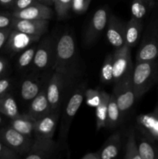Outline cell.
I'll use <instances>...</instances> for the list:
<instances>
[{
  "mask_svg": "<svg viewBox=\"0 0 158 159\" xmlns=\"http://www.w3.org/2000/svg\"><path fill=\"white\" fill-rule=\"evenodd\" d=\"M81 159H100L99 152H88L81 157Z\"/></svg>",
  "mask_w": 158,
  "mask_h": 159,
  "instance_id": "39",
  "label": "cell"
},
{
  "mask_svg": "<svg viewBox=\"0 0 158 159\" xmlns=\"http://www.w3.org/2000/svg\"><path fill=\"white\" fill-rule=\"evenodd\" d=\"M2 120L1 116H0V124H1V123H2Z\"/></svg>",
  "mask_w": 158,
  "mask_h": 159,
  "instance_id": "43",
  "label": "cell"
},
{
  "mask_svg": "<svg viewBox=\"0 0 158 159\" xmlns=\"http://www.w3.org/2000/svg\"><path fill=\"white\" fill-rule=\"evenodd\" d=\"M40 79L37 77H28L22 82L20 85L21 98L26 102H30L42 89Z\"/></svg>",
  "mask_w": 158,
  "mask_h": 159,
  "instance_id": "19",
  "label": "cell"
},
{
  "mask_svg": "<svg viewBox=\"0 0 158 159\" xmlns=\"http://www.w3.org/2000/svg\"><path fill=\"white\" fill-rule=\"evenodd\" d=\"M125 159H141L139 153L138 144H136V136L133 129L129 133L128 139L125 144V152L124 155Z\"/></svg>",
  "mask_w": 158,
  "mask_h": 159,
  "instance_id": "27",
  "label": "cell"
},
{
  "mask_svg": "<svg viewBox=\"0 0 158 159\" xmlns=\"http://www.w3.org/2000/svg\"><path fill=\"white\" fill-rule=\"evenodd\" d=\"M73 79L54 71L46 87V96L50 106L51 112L59 111L60 106L63 104L68 89Z\"/></svg>",
  "mask_w": 158,
  "mask_h": 159,
  "instance_id": "4",
  "label": "cell"
},
{
  "mask_svg": "<svg viewBox=\"0 0 158 159\" xmlns=\"http://www.w3.org/2000/svg\"><path fill=\"white\" fill-rule=\"evenodd\" d=\"M158 57V30L153 28L151 32L146 36L136 54V63L151 61Z\"/></svg>",
  "mask_w": 158,
  "mask_h": 159,
  "instance_id": "11",
  "label": "cell"
},
{
  "mask_svg": "<svg viewBox=\"0 0 158 159\" xmlns=\"http://www.w3.org/2000/svg\"><path fill=\"white\" fill-rule=\"evenodd\" d=\"M11 15L14 18L24 20H48L53 17V10L50 6L37 2L21 10L12 11Z\"/></svg>",
  "mask_w": 158,
  "mask_h": 159,
  "instance_id": "14",
  "label": "cell"
},
{
  "mask_svg": "<svg viewBox=\"0 0 158 159\" xmlns=\"http://www.w3.org/2000/svg\"><path fill=\"white\" fill-rule=\"evenodd\" d=\"M55 54V41L46 37L37 46L32 67L35 71H43L52 68Z\"/></svg>",
  "mask_w": 158,
  "mask_h": 159,
  "instance_id": "7",
  "label": "cell"
},
{
  "mask_svg": "<svg viewBox=\"0 0 158 159\" xmlns=\"http://www.w3.org/2000/svg\"><path fill=\"white\" fill-rule=\"evenodd\" d=\"M85 98L87 105L91 107H96L100 102L101 91L94 89H86Z\"/></svg>",
  "mask_w": 158,
  "mask_h": 159,
  "instance_id": "32",
  "label": "cell"
},
{
  "mask_svg": "<svg viewBox=\"0 0 158 159\" xmlns=\"http://www.w3.org/2000/svg\"><path fill=\"white\" fill-rule=\"evenodd\" d=\"M58 120L59 111H54L50 112L46 116L36 120L34 127L35 136L48 138H54Z\"/></svg>",
  "mask_w": 158,
  "mask_h": 159,
  "instance_id": "16",
  "label": "cell"
},
{
  "mask_svg": "<svg viewBox=\"0 0 158 159\" xmlns=\"http://www.w3.org/2000/svg\"><path fill=\"white\" fill-rule=\"evenodd\" d=\"M35 122V120L25 113V114H20V116L13 119H11L10 126L20 133L31 137L32 134L34 133Z\"/></svg>",
  "mask_w": 158,
  "mask_h": 159,
  "instance_id": "21",
  "label": "cell"
},
{
  "mask_svg": "<svg viewBox=\"0 0 158 159\" xmlns=\"http://www.w3.org/2000/svg\"><path fill=\"white\" fill-rule=\"evenodd\" d=\"M11 86V81L9 79H0V96L7 93Z\"/></svg>",
  "mask_w": 158,
  "mask_h": 159,
  "instance_id": "38",
  "label": "cell"
},
{
  "mask_svg": "<svg viewBox=\"0 0 158 159\" xmlns=\"http://www.w3.org/2000/svg\"><path fill=\"white\" fill-rule=\"evenodd\" d=\"M0 140L20 156H25L33 144L31 137L26 136L10 127L0 130Z\"/></svg>",
  "mask_w": 158,
  "mask_h": 159,
  "instance_id": "5",
  "label": "cell"
},
{
  "mask_svg": "<svg viewBox=\"0 0 158 159\" xmlns=\"http://www.w3.org/2000/svg\"><path fill=\"white\" fill-rule=\"evenodd\" d=\"M121 113L118 107L117 102L114 95H110V99L108 104V110H107L106 116V126L105 127L108 129H112L117 127L119 124L121 118Z\"/></svg>",
  "mask_w": 158,
  "mask_h": 159,
  "instance_id": "24",
  "label": "cell"
},
{
  "mask_svg": "<svg viewBox=\"0 0 158 159\" xmlns=\"http://www.w3.org/2000/svg\"><path fill=\"white\" fill-rule=\"evenodd\" d=\"M86 89L85 84H81L75 89L70 95L68 101L64 108L60 120V138L63 142H66L68 140V132L71 122L79 108L81 106L85 99V92Z\"/></svg>",
  "mask_w": 158,
  "mask_h": 159,
  "instance_id": "3",
  "label": "cell"
},
{
  "mask_svg": "<svg viewBox=\"0 0 158 159\" xmlns=\"http://www.w3.org/2000/svg\"><path fill=\"white\" fill-rule=\"evenodd\" d=\"M57 149V143L53 138L36 137L30 149L24 156L26 159H49Z\"/></svg>",
  "mask_w": 158,
  "mask_h": 159,
  "instance_id": "9",
  "label": "cell"
},
{
  "mask_svg": "<svg viewBox=\"0 0 158 159\" xmlns=\"http://www.w3.org/2000/svg\"><path fill=\"white\" fill-rule=\"evenodd\" d=\"M157 79L158 63L156 60L136 63L133 71V85L136 100L140 99Z\"/></svg>",
  "mask_w": 158,
  "mask_h": 159,
  "instance_id": "2",
  "label": "cell"
},
{
  "mask_svg": "<svg viewBox=\"0 0 158 159\" xmlns=\"http://www.w3.org/2000/svg\"><path fill=\"white\" fill-rule=\"evenodd\" d=\"M20 155L13 150L9 148L0 140V158L1 159H18Z\"/></svg>",
  "mask_w": 158,
  "mask_h": 159,
  "instance_id": "34",
  "label": "cell"
},
{
  "mask_svg": "<svg viewBox=\"0 0 158 159\" xmlns=\"http://www.w3.org/2000/svg\"><path fill=\"white\" fill-rule=\"evenodd\" d=\"M49 23L48 20H24L13 17L11 27L29 35L41 37L47 31Z\"/></svg>",
  "mask_w": 158,
  "mask_h": 159,
  "instance_id": "12",
  "label": "cell"
},
{
  "mask_svg": "<svg viewBox=\"0 0 158 159\" xmlns=\"http://www.w3.org/2000/svg\"><path fill=\"white\" fill-rule=\"evenodd\" d=\"M110 99V95L104 90L101 91L100 102L99 105L95 107L96 116V128L97 130L105 127L106 126V116L107 110H108V104Z\"/></svg>",
  "mask_w": 158,
  "mask_h": 159,
  "instance_id": "22",
  "label": "cell"
},
{
  "mask_svg": "<svg viewBox=\"0 0 158 159\" xmlns=\"http://www.w3.org/2000/svg\"><path fill=\"white\" fill-rule=\"evenodd\" d=\"M52 68L54 71L73 80L78 73V54L74 36L70 33H64L55 41V54Z\"/></svg>",
  "mask_w": 158,
  "mask_h": 159,
  "instance_id": "1",
  "label": "cell"
},
{
  "mask_svg": "<svg viewBox=\"0 0 158 159\" xmlns=\"http://www.w3.org/2000/svg\"><path fill=\"white\" fill-rule=\"evenodd\" d=\"M0 113L8 116L10 119L20 116L18 106L13 96L9 93H6L0 96Z\"/></svg>",
  "mask_w": 158,
  "mask_h": 159,
  "instance_id": "23",
  "label": "cell"
},
{
  "mask_svg": "<svg viewBox=\"0 0 158 159\" xmlns=\"http://www.w3.org/2000/svg\"><path fill=\"white\" fill-rule=\"evenodd\" d=\"M12 30V27L0 29V49L4 46L5 43H6V41L9 38V36Z\"/></svg>",
  "mask_w": 158,
  "mask_h": 159,
  "instance_id": "37",
  "label": "cell"
},
{
  "mask_svg": "<svg viewBox=\"0 0 158 159\" xmlns=\"http://www.w3.org/2000/svg\"><path fill=\"white\" fill-rule=\"evenodd\" d=\"M153 5V0H133L131 5L132 17L143 20Z\"/></svg>",
  "mask_w": 158,
  "mask_h": 159,
  "instance_id": "25",
  "label": "cell"
},
{
  "mask_svg": "<svg viewBox=\"0 0 158 159\" xmlns=\"http://www.w3.org/2000/svg\"><path fill=\"white\" fill-rule=\"evenodd\" d=\"M52 1H53V3H54V0H52Z\"/></svg>",
  "mask_w": 158,
  "mask_h": 159,
  "instance_id": "44",
  "label": "cell"
},
{
  "mask_svg": "<svg viewBox=\"0 0 158 159\" xmlns=\"http://www.w3.org/2000/svg\"><path fill=\"white\" fill-rule=\"evenodd\" d=\"M108 19V11L105 8H100L94 12L85 32V44L90 45L95 41L102 31L106 28Z\"/></svg>",
  "mask_w": 158,
  "mask_h": 159,
  "instance_id": "10",
  "label": "cell"
},
{
  "mask_svg": "<svg viewBox=\"0 0 158 159\" xmlns=\"http://www.w3.org/2000/svg\"><path fill=\"white\" fill-rule=\"evenodd\" d=\"M91 0H72L71 10L77 14H82L88 10Z\"/></svg>",
  "mask_w": 158,
  "mask_h": 159,
  "instance_id": "33",
  "label": "cell"
},
{
  "mask_svg": "<svg viewBox=\"0 0 158 159\" xmlns=\"http://www.w3.org/2000/svg\"><path fill=\"white\" fill-rule=\"evenodd\" d=\"M141 159H158V149L147 138H143L138 144Z\"/></svg>",
  "mask_w": 158,
  "mask_h": 159,
  "instance_id": "26",
  "label": "cell"
},
{
  "mask_svg": "<svg viewBox=\"0 0 158 159\" xmlns=\"http://www.w3.org/2000/svg\"><path fill=\"white\" fill-rule=\"evenodd\" d=\"M121 146V134L119 132L112 134L99 151L100 159H112L119 155Z\"/></svg>",
  "mask_w": 158,
  "mask_h": 159,
  "instance_id": "18",
  "label": "cell"
},
{
  "mask_svg": "<svg viewBox=\"0 0 158 159\" xmlns=\"http://www.w3.org/2000/svg\"><path fill=\"white\" fill-rule=\"evenodd\" d=\"M125 24L116 16H108L106 25V37L108 42L116 49L125 44Z\"/></svg>",
  "mask_w": 158,
  "mask_h": 159,
  "instance_id": "13",
  "label": "cell"
},
{
  "mask_svg": "<svg viewBox=\"0 0 158 159\" xmlns=\"http://www.w3.org/2000/svg\"><path fill=\"white\" fill-rule=\"evenodd\" d=\"M36 50H37V46L34 45V46L29 47L22 51L21 54L18 58V61H17V65H18L19 68L24 69V68L32 65Z\"/></svg>",
  "mask_w": 158,
  "mask_h": 159,
  "instance_id": "30",
  "label": "cell"
},
{
  "mask_svg": "<svg viewBox=\"0 0 158 159\" xmlns=\"http://www.w3.org/2000/svg\"><path fill=\"white\" fill-rule=\"evenodd\" d=\"M112 55L113 82L116 83L133 73L131 48L125 44L122 48L116 49Z\"/></svg>",
  "mask_w": 158,
  "mask_h": 159,
  "instance_id": "8",
  "label": "cell"
},
{
  "mask_svg": "<svg viewBox=\"0 0 158 159\" xmlns=\"http://www.w3.org/2000/svg\"><path fill=\"white\" fill-rule=\"evenodd\" d=\"M72 0H54L55 12L59 20L65 19L71 10Z\"/></svg>",
  "mask_w": 158,
  "mask_h": 159,
  "instance_id": "31",
  "label": "cell"
},
{
  "mask_svg": "<svg viewBox=\"0 0 158 159\" xmlns=\"http://www.w3.org/2000/svg\"><path fill=\"white\" fill-rule=\"evenodd\" d=\"M13 16L11 14L0 13V29L11 27Z\"/></svg>",
  "mask_w": 158,
  "mask_h": 159,
  "instance_id": "36",
  "label": "cell"
},
{
  "mask_svg": "<svg viewBox=\"0 0 158 159\" xmlns=\"http://www.w3.org/2000/svg\"><path fill=\"white\" fill-rule=\"evenodd\" d=\"M37 1L40 2H41V3H43V4L47 5V6H51V5L54 4L52 0H37Z\"/></svg>",
  "mask_w": 158,
  "mask_h": 159,
  "instance_id": "42",
  "label": "cell"
},
{
  "mask_svg": "<svg viewBox=\"0 0 158 159\" xmlns=\"http://www.w3.org/2000/svg\"><path fill=\"white\" fill-rule=\"evenodd\" d=\"M7 67H8V65L6 61L5 60V59L1 58V57H0V77H1V76L4 74L5 71H6Z\"/></svg>",
  "mask_w": 158,
  "mask_h": 159,
  "instance_id": "40",
  "label": "cell"
},
{
  "mask_svg": "<svg viewBox=\"0 0 158 159\" xmlns=\"http://www.w3.org/2000/svg\"><path fill=\"white\" fill-rule=\"evenodd\" d=\"M40 38L41 37L29 35L12 29L6 41V44L9 51L15 53L22 52L23 50L32 46L33 43L38 42Z\"/></svg>",
  "mask_w": 158,
  "mask_h": 159,
  "instance_id": "15",
  "label": "cell"
},
{
  "mask_svg": "<svg viewBox=\"0 0 158 159\" xmlns=\"http://www.w3.org/2000/svg\"><path fill=\"white\" fill-rule=\"evenodd\" d=\"M141 123L152 137L158 139V114L152 113L143 116Z\"/></svg>",
  "mask_w": 158,
  "mask_h": 159,
  "instance_id": "29",
  "label": "cell"
},
{
  "mask_svg": "<svg viewBox=\"0 0 158 159\" xmlns=\"http://www.w3.org/2000/svg\"><path fill=\"white\" fill-rule=\"evenodd\" d=\"M14 2H15V0H0V4L6 7H11V6L12 7Z\"/></svg>",
  "mask_w": 158,
  "mask_h": 159,
  "instance_id": "41",
  "label": "cell"
},
{
  "mask_svg": "<svg viewBox=\"0 0 158 159\" xmlns=\"http://www.w3.org/2000/svg\"><path fill=\"white\" fill-rule=\"evenodd\" d=\"M50 112L51 109L46 96V88H43L38 95L29 102V109L26 114L35 120H37L48 115Z\"/></svg>",
  "mask_w": 158,
  "mask_h": 159,
  "instance_id": "17",
  "label": "cell"
},
{
  "mask_svg": "<svg viewBox=\"0 0 158 159\" xmlns=\"http://www.w3.org/2000/svg\"><path fill=\"white\" fill-rule=\"evenodd\" d=\"M37 2H40L37 0H15L12 8H13V11L21 10Z\"/></svg>",
  "mask_w": 158,
  "mask_h": 159,
  "instance_id": "35",
  "label": "cell"
},
{
  "mask_svg": "<svg viewBox=\"0 0 158 159\" xmlns=\"http://www.w3.org/2000/svg\"><path fill=\"white\" fill-rule=\"evenodd\" d=\"M112 94L116 98L121 115L126 113L136 100L133 85V73L115 83Z\"/></svg>",
  "mask_w": 158,
  "mask_h": 159,
  "instance_id": "6",
  "label": "cell"
},
{
  "mask_svg": "<svg viewBox=\"0 0 158 159\" xmlns=\"http://www.w3.org/2000/svg\"><path fill=\"white\" fill-rule=\"evenodd\" d=\"M112 54L105 57L101 69V81L103 83L108 84L113 82V64Z\"/></svg>",
  "mask_w": 158,
  "mask_h": 159,
  "instance_id": "28",
  "label": "cell"
},
{
  "mask_svg": "<svg viewBox=\"0 0 158 159\" xmlns=\"http://www.w3.org/2000/svg\"><path fill=\"white\" fill-rule=\"evenodd\" d=\"M142 30V20L131 17L125 24V45L130 48L134 46L139 40Z\"/></svg>",
  "mask_w": 158,
  "mask_h": 159,
  "instance_id": "20",
  "label": "cell"
}]
</instances>
